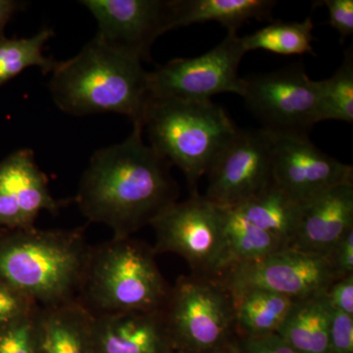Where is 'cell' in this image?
I'll return each mask as SVG.
<instances>
[{"label":"cell","instance_id":"obj_10","mask_svg":"<svg viewBox=\"0 0 353 353\" xmlns=\"http://www.w3.org/2000/svg\"><path fill=\"white\" fill-rule=\"evenodd\" d=\"M217 278L232 294L259 289L294 301L324 294L339 280L327 255L290 248L255 261L231 264Z\"/></svg>","mask_w":353,"mask_h":353},{"label":"cell","instance_id":"obj_29","mask_svg":"<svg viewBox=\"0 0 353 353\" xmlns=\"http://www.w3.org/2000/svg\"><path fill=\"white\" fill-rule=\"evenodd\" d=\"M329 10V24L343 39L353 34V0H324Z\"/></svg>","mask_w":353,"mask_h":353},{"label":"cell","instance_id":"obj_4","mask_svg":"<svg viewBox=\"0 0 353 353\" xmlns=\"http://www.w3.org/2000/svg\"><path fill=\"white\" fill-rule=\"evenodd\" d=\"M152 246L127 236L90 246L77 299L94 316L163 308L171 285Z\"/></svg>","mask_w":353,"mask_h":353},{"label":"cell","instance_id":"obj_26","mask_svg":"<svg viewBox=\"0 0 353 353\" xmlns=\"http://www.w3.org/2000/svg\"><path fill=\"white\" fill-rule=\"evenodd\" d=\"M37 309L0 324V353H37Z\"/></svg>","mask_w":353,"mask_h":353},{"label":"cell","instance_id":"obj_32","mask_svg":"<svg viewBox=\"0 0 353 353\" xmlns=\"http://www.w3.org/2000/svg\"><path fill=\"white\" fill-rule=\"evenodd\" d=\"M339 279L353 274V229H350L329 254Z\"/></svg>","mask_w":353,"mask_h":353},{"label":"cell","instance_id":"obj_28","mask_svg":"<svg viewBox=\"0 0 353 353\" xmlns=\"http://www.w3.org/2000/svg\"><path fill=\"white\" fill-rule=\"evenodd\" d=\"M328 353H353V316L332 309Z\"/></svg>","mask_w":353,"mask_h":353},{"label":"cell","instance_id":"obj_12","mask_svg":"<svg viewBox=\"0 0 353 353\" xmlns=\"http://www.w3.org/2000/svg\"><path fill=\"white\" fill-rule=\"evenodd\" d=\"M270 134L273 182L294 201L303 204L336 185L353 182L352 165L323 152L308 134Z\"/></svg>","mask_w":353,"mask_h":353},{"label":"cell","instance_id":"obj_2","mask_svg":"<svg viewBox=\"0 0 353 353\" xmlns=\"http://www.w3.org/2000/svg\"><path fill=\"white\" fill-rule=\"evenodd\" d=\"M141 62L94 37L52 72L51 97L60 110L71 115L114 112L143 127L150 97L148 72Z\"/></svg>","mask_w":353,"mask_h":353},{"label":"cell","instance_id":"obj_24","mask_svg":"<svg viewBox=\"0 0 353 353\" xmlns=\"http://www.w3.org/2000/svg\"><path fill=\"white\" fill-rule=\"evenodd\" d=\"M53 36L50 28H44L31 38L0 39V87L30 67L52 74L60 61L44 57L43 50Z\"/></svg>","mask_w":353,"mask_h":353},{"label":"cell","instance_id":"obj_31","mask_svg":"<svg viewBox=\"0 0 353 353\" xmlns=\"http://www.w3.org/2000/svg\"><path fill=\"white\" fill-rule=\"evenodd\" d=\"M238 343L243 353H299L277 333L255 338H240Z\"/></svg>","mask_w":353,"mask_h":353},{"label":"cell","instance_id":"obj_20","mask_svg":"<svg viewBox=\"0 0 353 353\" xmlns=\"http://www.w3.org/2000/svg\"><path fill=\"white\" fill-rule=\"evenodd\" d=\"M301 204L272 182L252 199L234 208L248 222L277 236L289 246L296 232Z\"/></svg>","mask_w":353,"mask_h":353},{"label":"cell","instance_id":"obj_21","mask_svg":"<svg viewBox=\"0 0 353 353\" xmlns=\"http://www.w3.org/2000/svg\"><path fill=\"white\" fill-rule=\"evenodd\" d=\"M236 306V334L255 338L276 334L294 301L265 290H248L233 294Z\"/></svg>","mask_w":353,"mask_h":353},{"label":"cell","instance_id":"obj_3","mask_svg":"<svg viewBox=\"0 0 353 353\" xmlns=\"http://www.w3.org/2000/svg\"><path fill=\"white\" fill-rule=\"evenodd\" d=\"M85 228L0 230V282L41 307L77 299L90 245Z\"/></svg>","mask_w":353,"mask_h":353},{"label":"cell","instance_id":"obj_13","mask_svg":"<svg viewBox=\"0 0 353 353\" xmlns=\"http://www.w3.org/2000/svg\"><path fill=\"white\" fill-rule=\"evenodd\" d=\"M97 20V38L141 60H150L157 38L171 31L170 1L162 0H83Z\"/></svg>","mask_w":353,"mask_h":353},{"label":"cell","instance_id":"obj_14","mask_svg":"<svg viewBox=\"0 0 353 353\" xmlns=\"http://www.w3.org/2000/svg\"><path fill=\"white\" fill-rule=\"evenodd\" d=\"M68 202L52 196L31 150H17L0 161V230L30 229L41 211L55 215Z\"/></svg>","mask_w":353,"mask_h":353},{"label":"cell","instance_id":"obj_18","mask_svg":"<svg viewBox=\"0 0 353 353\" xmlns=\"http://www.w3.org/2000/svg\"><path fill=\"white\" fill-rule=\"evenodd\" d=\"M277 2L270 0H170V30L218 22L238 31L248 21L271 19Z\"/></svg>","mask_w":353,"mask_h":353},{"label":"cell","instance_id":"obj_11","mask_svg":"<svg viewBox=\"0 0 353 353\" xmlns=\"http://www.w3.org/2000/svg\"><path fill=\"white\" fill-rule=\"evenodd\" d=\"M204 197L223 208H234L273 182V145L270 132L236 129L206 174Z\"/></svg>","mask_w":353,"mask_h":353},{"label":"cell","instance_id":"obj_30","mask_svg":"<svg viewBox=\"0 0 353 353\" xmlns=\"http://www.w3.org/2000/svg\"><path fill=\"white\" fill-rule=\"evenodd\" d=\"M324 296L330 307L353 316V274L334 282Z\"/></svg>","mask_w":353,"mask_h":353},{"label":"cell","instance_id":"obj_8","mask_svg":"<svg viewBox=\"0 0 353 353\" xmlns=\"http://www.w3.org/2000/svg\"><path fill=\"white\" fill-rule=\"evenodd\" d=\"M246 108L269 132L308 134L321 121V82L301 63L243 78Z\"/></svg>","mask_w":353,"mask_h":353},{"label":"cell","instance_id":"obj_1","mask_svg":"<svg viewBox=\"0 0 353 353\" xmlns=\"http://www.w3.org/2000/svg\"><path fill=\"white\" fill-rule=\"evenodd\" d=\"M143 128L134 125L122 143L92 155L83 174L75 201L90 222L127 238L178 201L171 165L143 141Z\"/></svg>","mask_w":353,"mask_h":353},{"label":"cell","instance_id":"obj_7","mask_svg":"<svg viewBox=\"0 0 353 353\" xmlns=\"http://www.w3.org/2000/svg\"><path fill=\"white\" fill-rule=\"evenodd\" d=\"M150 226L155 232L157 255L175 253L189 264L192 274L217 278L230 264L224 228V209L194 192L176 201Z\"/></svg>","mask_w":353,"mask_h":353},{"label":"cell","instance_id":"obj_15","mask_svg":"<svg viewBox=\"0 0 353 353\" xmlns=\"http://www.w3.org/2000/svg\"><path fill=\"white\" fill-rule=\"evenodd\" d=\"M353 229V182L336 185L301 204L299 222L288 248L327 255Z\"/></svg>","mask_w":353,"mask_h":353},{"label":"cell","instance_id":"obj_5","mask_svg":"<svg viewBox=\"0 0 353 353\" xmlns=\"http://www.w3.org/2000/svg\"><path fill=\"white\" fill-rule=\"evenodd\" d=\"M143 127L150 148L183 172L190 194L238 129L214 102L176 99H150Z\"/></svg>","mask_w":353,"mask_h":353},{"label":"cell","instance_id":"obj_6","mask_svg":"<svg viewBox=\"0 0 353 353\" xmlns=\"http://www.w3.org/2000/svg\"><path fill=\"white\" fill-rule=\"evenodd\" d=\"M161 312L179 352L219 353L236 336L234 296L218 278L181 276Z\"/></svg>","mask_w":353,"mask_h":353},{"label":"cell","instance_id":"obj_16","mask_svg":"<svg viewBox=\"0 0 353 353\" xmlns=\"http://www.w3.org/2000/svg\"><path fill=\"white\" fill-rule=\"evenodd\" d=\"M94 353H176L161 310L94 316Z\"/></svg>","mask_w":353,"mask_h":353},{"label":"cell","instance_id":"obj_9","mask_svg":"<svg viewBox=\"0 0 353 353\" xmlns=\"http://www.w3.org/2000/svg\"><path fill=\"white\" fill-rule=\"evenodd\" d=\"M245 53L238 31H228L226 38L201 57L176 58L148 72L150 99L206 101L225 92L241 97L239 69Z\"/></svg>","mask_w":353,"mask_h":353},{"label":"cell","instance_id":"obj_19","mask_svg":"<svg viewBox=\"0 0 353 353\" xmlns=\"http://www.w3.org/2000/svg\"><path fill=\"white\" fill-rule=\"evenodd\" d=\"M332 308L324 294L296 301L277 334L299 353H328Z\"/></svg>","mask_w":353,"mask_h":353},{"label":"cell","instance_id":"obj_34","mask_svg":"<svg viewBox=\"0 0 353 353\" xmlns=\"http://www.w3.org/2000/svg\"><path fill=\"white\" fill-rule=\"evenodd\" d=\"M219 353H243L239 347L238 340H232L225 345L224 348Z\"/></svg>","mask_w":353,"mask_h":353},{"label":"cell","instance_id":"obj_33","mask_svg":"<svg viewBox=\"0 0 353 353\" xmlns=\"http://www.w3.org/2000/svg\"><path fill=\"white\" fill-rule=\"evenodd\" d=\"M25 2L16 0H0V39L4 38V31L14 15L25 8Z\"/></svg>","mask_w":353,"mask_h":353},{"label":"cell","instance_id":"obj_25","mask_svg":"<svg viewBox=\"0 0 353 353\" xmlns=\"http://www.w3.org/2000/svg\"><path fill=\"white\" fill-rule=\"evenodd\" d=\"M321 82V121L353 122V50H345L343 63L331 78Z\"/></svg>","mask_w":353,"mask_h":353},{"label":"cell","instance_id":"obj_23","mask_svg":"<svg viewBox=\"0 0 353 353\" xmlns=\"http://www.w3.org/2000/svg\"><path fill=\"white\" fill-rule=\"evenodd\" d=\"M313 25L310 17L303 22L277 21L253 34L243 37L246 52L263 50L281 55L313 53Z\"/></svg>","mask_w":353,"mask_h":353},{"label":"cell","instance_id":"obj_27","mask_svg":"<svg viewBox=\"0 0 353 353\" xmlns=\"http://www.w3.org/2000/svg\"><path fill=\"white\" fill-rule=\"evenodd\" d=\"M38 307L30 297L0 282V324L29 314Z\"/></svg>","mask_w":353,"mask_h":353},{"label":"cell","instance_id":"obj_22","mask_svg":"<svg viewBox=\"0 0 353 353\" xmlns=\"http://www.w3.org/2000/svg\"><path fill=\"white\" fill-rule=\"evenodd\" d=\"M224 209L230 265L255 261L287 248L284 241L254 226L233 208Z\"/></svg>","mask_w":353,"mask_h":353},{"label":"cell","instance_id":"obj_35","mask_svg":"<svg viewBox=\"0 0 353 353\" xmlns=\"http://www.w3.org/2000/svg\"><path fill=\"white\" fill-rule=\"evenodd\" d=\"M176 353H182V352H176Z\"/></svg>","mask_w":353,"mask_h":353},{"label":"cell","instance_id":"obj_17","mask_svg":"<svg viewBox=\"0 0 353 353\" xmlns=\"http://www.w3.org/2000/svg\"><path fill=\"white\" fill-rule=\"evenodd\" d=\"M94 316L78 299L36 312L37 353H94Z\"/></svg>","mask_w":353,"mask_h":353}]
</instances>
